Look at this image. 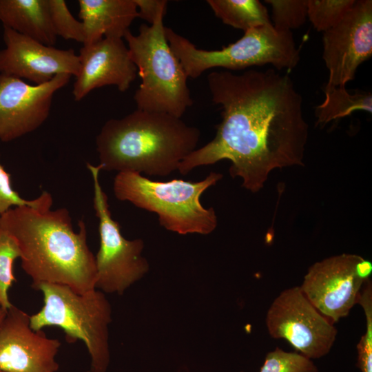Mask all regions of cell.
<instances>
[{
	"instance_id": "obj_10",
	"label": "cell",
	"mask_w": 372,
	"mask_h": 372,
	"mask_svg": "<svg viewBox=\"0 0 372 372\" xmlns=\"http://www.w3.org/2000/svg\"><path fill=\"white\" fill-rule=\"evenodd\" d=\"M265 322L272 338L287 340L309 359L327 354L337 335L333 324L316 309L300 287L285 289L275 298Z\"/></svg>"
},
{
	"instance_id": "obj_18",
	"label": "cell",
	"mask_w": 372,
	"mask_h": 372,
	"mask_svg": "<svg viewBox=\"0 0 372 372\" xmlns=\"http://www.w3.org/2000/svg\"><path fill=\"white\" fill-rule=\"evenodd\" d=\"M207 3L223 23L244 32L272 24L267 8L258 0H207Z\"/></svg>"
},
{
	"instance_id": "obj_2",
	"label": "cell",
	"mask_w": 372,
	"mask_h": 372,
	"mask_svg": "<svg viewBox=\"0 0 372 372\" xmlns=\"http://www.w3.org/2000/svg\"><path fill=\"white\" fill-rule=\"evenodd\" d=\"M72 227L69 211L61 207H12L0 217V228L16 240L21 267L34 288L41 282L61 284L79 293L95 288V256L87 241L86 225Z\"/></svg>"
},
{
	"instance_id": "obj_21",
	"label": "cell",
	"mask_w": 372,
	"mask_h": 372,
	"mask_svg": "<svg viewBox=\"0 0 372 372\" xmlns=\"http://www.w3.org/2000/svg\"><path fill=\"white\" fill-rule=\"evenodd\" d=\"M20 256V249L15 239L0 228V307L6 311L12 305L8 292L16 281L14 263Z\"/></svg>"
},
{
	"instance_id": "obj_28",
	"label": "cell",
	"mask_w": 372,
	"mask_h": 372,
	"mask_svg": "<svg viewBox=\"0 0 372 372\" xmlns=\"http://www.w3.org/2000/svg\"><path fill=\"white\" fill-rule=\"evenodd\" d=\"M7 311L0 307V324L6 315Z\"/></svg>"
},
{
	"instance_id": "obj_14",
	"label": "cell",
	"mask_w": 372,
	"mask_h": 372,
	"mask_svg": "<svg viewBox=\"0 0 372 372\" xmlns=\"http://www.w3.org/2000/svg\"><path fill=\"white\" fill-rule=\"evenodd\" d=\"M6 48L0 50V74L25 79L40 85L59 74L75 77L80 63L74 50L44 45L3 26Z\"/></svg>"
},
{
	"instance_id": "obj_23",
	"label": "cell",
	"mask_w": 372,
	"mask_h": 372,
	"mask_svg": "<svg viewBox=\"0 0 372 372\" xmlns=\"http://www.w3.org/2000/svg\"><path fill=\"white\" fill-rule=\"evenodd\" d=\"M52 26L57 37L83 43L85 36L83 23L70 12L64 0H48Z\"/></svg>"
},
{
	"instance_id": "obj_25",
	"label": "cell",
	"mask_w": 372,
	"mask_h": 372,
	"mask_svg": "<svg viewBox=\"0 0 372 372\" xmlns=\"http://www.w3.org/2000/svg\"><path fill=\"white\" fill-rule=\"evenodd\" d=\"M52 203V196L46 191L33 200L21 198L12 187L10 174L0 164V217L12 207L28 205L36 208H51Z\"/></svg>"
},
{
	"instance_id": "obj_7",
	"label": "cell",
	"mask_w": 372,
	"mask_h": 372,
	"mask_svg": "<svg viewBox=\"0 0 372 372\" xmlns=\"http://www.w3.org/2000/svg\"><path fill=\"white\" fill-rule=\"evenodd\" d=\"M165 33L188 78H198L213 68L240 70L269 64L277 70H291L300 61L292 32L273 24L249 29L234 43L216 50L199 49L170 28L165 27Z\"/></svg>"
},
{
	"instance_id": "obj_27",
	"label": "cell",
	"mask_w": 372,
	"mask_h": 372,
	"mask_svg": "<svg viewBox=\"0 0 372 372\" xmlns=\"http://www.w3.org/2000/svg\"><path fill=\"white\" fill-rule=\"evenodd\" d=\"M138 9V17L149 24L155 21L158 15L165 14L167 1L166 0H134Z\"/></svg>"
},
{
	"instance_id": "obj_22",
	"label": "cell",
	"mask_w": 372,
	"mask_h": 372,
	"mask_svg": "<svg viewBox=\"0 0 372 372\" xmlns=\"http://www.w3.org/2000/svg\"><path fill=\"white\" fill-rule=\"evenodd\" d=\"M272 10V24L282 30L301 27L307 17V0H265Z\"/></svg>"
},
{
	"instance_id": "obj_1",
	"label": "cell",
	"mask_w": 372,
	"mask_h": 372,
	"mask_svg": "<svg viewBox=\"0 0 372 372\" xmlns=\"http://www.w3.org/2000/svg\"><path fill=\"white\" fill-rule=\"evenodd\" d=\"M207 79L222 120L214 138L180 163L181 174L228 160L230 175L256 193L273 170L304 165L309 124L302 97L288 74L274 69L241 74L223 70L210 72Z\"/></svg>"
},
{
	"instance_id": "obj_6",
	"label": "cell",
	"mask_w": 372,
	"mask_h": 372,
	"mask_svg": "<svg viewBox=\"0 0 372 372\" xmlns=\"http://www.w3.org/2000/svg\"><path fill=\"white\" fill-rule=\"evenodd\" d=\"M42 292L43 306L30 316L34 331L58 327L68 342L81 340L90 356V372H106L110 360L109 325L112 307L103 292L94 289L79 293L69 286L41 282L34 288Z\"/></svg>"
},
{
	"instance_id": "obj_16",
	"label": "cell",
	"mask_w": 372,
	"mask_h": 372,
	"mask_svg": "<svg viewBox=\"0 0 372 372\" xmlns=\"http://www.w3.org/2000/svg\"><path fill=\"white\" fill-rule=\"evenodd\" d=\"M78 3L84 29L83 45L105 37L123 39L138 17L134 0H79Z\"/></svg>"
},
{
	"instance_id": "obj_4",
	"label": "cell",
	"mask_w": 372,
	"mask_h": 372,
	"mask_svg": "<svg viewBox=\"0 0 372 372\" xmlns=\"http://www.w3.org/2000/svg\"><path fill=\"white\" fill-rule=\"evenodd\" d=\"M222 178V174L211 172L199 181H156L139 173L118 172L113 192L118 200L156 214L160 225L168 231L208 235L216 228L218 218L213 207L201 204L200 197Z\"/></svg>"
},
{
	"instance_id": "obj_11",
	"label": "cell",
	"mask_w": 372,
	"mask_h": 372,
	"mask_svg": "<svg viewBox=\"0 0 372 372\" xmlns=\"http://www.w3.org/2000/svg\"><path fill=\"white\" fill-rule=\"evenodd\" d=\"M322 59L329 71L324 92L345 86L372 55V1L355 0L344 18L324 32Z\"/></svg>"
},
{
	"instance_id": "obj_5",
	"label": "cell",
	"mask_w": 372,
	"mask_h": 372,
	"mask_svg": "<svg viewBox=\"0 0 372 372\" xmlns=\"http://www.w3.org/2000/svg\"><path fill=\"white\" fill-rule=\"evenodd\" d=\"M165 14L141 24L136 35L127 31L123 39L141 79L134 95L137 110L181 118L193 100L188 77L165 37Z\"/></svg>"
},
{
	"instance_id": "obj_20",
	"label": "cell",
	"mask_w": 372,
	"mask_h": 372,
	"mask_svg": "<svg viewBox=\"0 0 372 372\" xmlns=\"http://www.w3.org/2000/svg\"><path fill=\"white\" fill-rule=\"evenodd\" d=\"M355 0H307V17L317 31L325 32L338 23Z\"/></svg>"
},
{
	"instance_id": "obj_3",
	"label": "cell",
	"mask_w": 372,
	"mask_h": 372,
	"mask_svg": "<svg viewBox=\"0 0 372 372\" xmlns=\"http://www.w3.org/2000/svg\"><path fill=\"white\" fill-rule=\"evenodd\" d=\"M200 136L181 118L136 109L107 121L96 147L104 170L167 176L198 147Z\"/></svg>"
},
{
	"instance_id": "obj_8",
	"label": "cell",
	"mask_w": 372,
	"mask_h": 372,
	"mask_svg": "<svg viewBox=\"0 0 372 372\" xmlns=\"http://www.w3.org/2000/svg\"><path fill=\"white\" fill-rule=\"evenodd\" d=\"M87 168L93 180V204L99 219L100 237V247L95 256V288L103 293L121 295L149 271V262L142 255L144 242L141 238H124L119 223L112 218L108 197L99 180L101 165L95 166L87 163Z\"/></svg>"
},
{
	"instance_id": "obj_15",
	"label": "cell",
	"mask_w": 372,
	"mask_h": 372,
	"mask_svg": "<svg viewBox=\"0 0 372 372\" xmlns=\"http://www.w3.org/2000/svg\"><path fill=\"white\" fill-rule=\"evenodd\" d=\"M79 56L80 67L73 85L76 101L85 98L93 90L114 85L126 92L138 74L123 39L105 37L83 45Z\"/></svg>"
},
{
	"instance_id": "obj_24",
	"label": "cell",
	"mask_w": 372,
	"mask_h": 372,
	"mask_svg": "<svg viewBox=\"0 0 372 372\" xmlns=\"http://www.w3.org/2000/svg\"><path fill=\"white\" fill-rule=\"evenodd\" d=\"M260 372H318V369L300 353L276 348L267 354Z\"/></svg>"
},
{
	"instance_id": "obj_12",
	"label": "cell",
	"mask_w": 372,
	"mask_h": 372,
	"mask_svg": "<svg viewBox=\"0 0 372 372\" xmlns=\"http://www.w3.org/2000/svg\"><path fill=\"white\" fill-rule=\"evenodd\" d=\"M72 76L59 74L50 81L30 85L0 74V140L10 142L38 129L48 119L54 94Z\"/></svg>"
},
{
	"instance_id": "obj_29",
	"label": "cell",
	"mask_w": 372,
	"mask_h": 372,
	"mask_svg": "<svg viewBox=\"0 0 372 372\" xmlns=\"http://www.w3.org/2000/svg\"><path fill=\"white\" fill-rule=\"evenodd\" d=\"M0 372H6V371H1V370H0Z\"/></svg>"
},
{
	"instance_id": "obj_9",
	"label": "cell",
	"mask_w": 372,
	"mask_h": 372,
	"mask_svg": "<svg viewBox=\"0 0 372 372\" xmlns=\"http://www.w3.org/2000/svg\"><path fill=\"white\" fill-rule=\"evenodd\" d=\"M371 272L370 261L356 254H342L312 265L300 288L316 309L333 324L347 316L357 304Z\"/></svg>"
},
{
	"instance_id": "obj_13",
	"label": "cell",
	"mask_w": 372,
	"mask_h": 372,
	"mask_svg": "<svg viewBox=\"0 0 372 372\" xmlns=\"http://www.w3.org/2000/svg\"><path fill=\"white\" fill-rule=\"evenodd\" d=\"M59 340L34 331L30 316L12 305L0 324V370L6 372H57Z\"/></svg>"
},
{
	"instance_id": "obj_26",
	"label": "cell",
	"mask_w": 372,
	"mask_h": 372,
	"mask_svg": "<svg viewBox=\"0 0 372 372\" xmlns=\"http://www.w3.org/2000/svg\"><path fill=\"white\" fill-rule=\"evenodd\" d=\"M365 317L366 331L357 345L358 366L362 372H372V315Z\"/></svg>"
},
{
	"instance_id": "obj_19",
	"label": "cell",
	"mask_w": 372,
	"mask_h": 372,
	"mask_svg": "<svg viewBox=\"0 0 372 372\" xmlns=\"http://www.w3.org/2000/svg\"><path fill=\"white\" fill-rule=\"evenodd\" d=\"M324 94L323 102L315 108L317 125L349 116L356 110L372 112V95L369 92L356 90L353 94L345 86H340Z\"/></svg>"
},
{
	"instance_id": "obj_17",
	"label": "cell",
	"mask_w": 372,
	"mask_h": 372,
	"mask_svg": "<svg viewBox=\"0 0 372 372\" xmlns=\"http://www.w3.org/2000/svg\"><path fill=\"white\" fill-rule=\"evenodd\" d=\"M3 26L53 46L56 41L50 19L48 0H0Z\"/></svg>"
}]
</instances>
